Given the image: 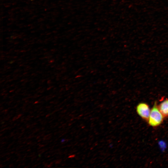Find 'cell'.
<instances>
[{
    "label": "cell",
    "instance_id": "6da1fadb",
    "mask_svg": "<svg viewBox=\"0 0 168 168\" xmlns=\"http://www.w3.org/2000/svg\"><path fill=\"white\" fill-rule=\"evenodd\" d=\"M164 118L158 108L157 102L155 101L151 109L147 121L148 124L152 127H157L162 124Z\"/></svg>",
    "mask_w": 168,
    "mask_h": 168
},
{
    "label": "cell",
    "instance_id": "7a4b0ae2",
    "mask_svg": "<svg viewBox=\"0 0 168 168\" xmlns=\"http://www.w3.org/2000/svg\"><path fill=\"white\" fill-rule=\"evenodd\" d=\"M151 109L146 103L141 102L137 106L136 111L137 114L143 119L147 122L150 116Z\"/></svg>",
    "mask_w": 168,
    "mask_h": 168
},
{
    "label": "cell",
    "instance_id": "3957f363",
    "mask_svg": "<svg viewBox=\"0 0 168 168\" xmlns=\"http://www.w3.org/2000/svg\"><path fill=\"white\" fill-rule=\"evenodd\" d=\"M158 106L164 118L168 117V99H166L162 101Z\"/></svg>",
    "mask_w": 168,
    "mask_h": 168
}]
</instances>
